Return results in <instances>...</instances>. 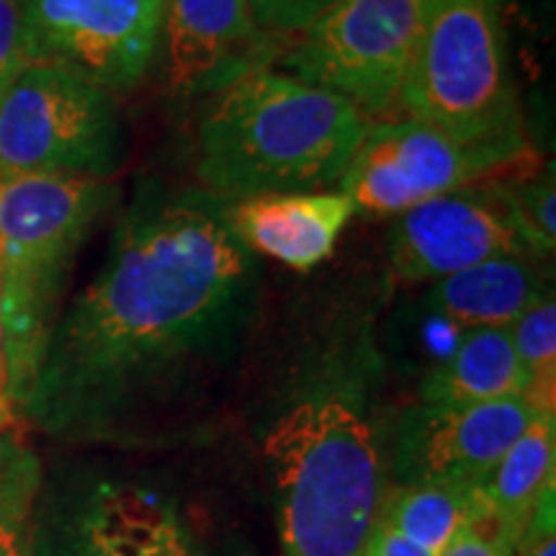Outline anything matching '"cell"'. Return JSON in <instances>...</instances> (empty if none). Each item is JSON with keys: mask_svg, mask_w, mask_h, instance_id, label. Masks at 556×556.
<instances>
[{"mask_svg": "<svg viewBox=\"0 0 556 556\" xmlns=\"http://www.w3.org/2000/svg\"><path fill=\"white\" fill-rule=\"evenodd\" d=\"M548 291L544 261L533 255H503L438 278L428 304L438 317L464 332L507 330Z\"/></svg>", "mask_w": 556, "mask_h": 556, "instance_id": "obj_14", "label": "cell"}, {"mask_svg": "<svg viewBox=\"0 0 556 556\" xmlns=\"http://www.w3.org/2000/svg\"><path fill=\"white\" fill-rule=\"evenodd\" d=\"M438 0H338L278 50L283 75L343 96L366 116L397 111Z\"/></svg>", "mask_w": 556, "mask_h": 556, "instance_id": "obj_7", "label": "cell"}, {"mask_svg": "<svg viewBox=\"0 0 556 556\" xmlns=\"http://www.w3.org/2000/svg\"><path fill=\"white\" fill-rule=\"evenodd\" d=\"M520 168L526 165H510L426 124L402 119L368 124L340 184L356 212L387 217Z\"/></svg>", "mask_w": 556, "mask_h": 556, "instance_id": "obj_9", "label": "cell"}, {"mask_svg": "<svg viewBox=\"0 0 556 556\" xmlns=\"http://www.w3.org/2000/svg\"><path fill=\"white\" fill-rule=\"evenodd\" d=\"M225 208L199 186H137L99 274L54 319L24 402L39 426L119 433L238 351L261 266Z\"/></svg>", "mask_w": 556, "mask_h": 556, "instance_id": "obj_1", "label": "cell"}, {"mask_svg": "<svg viewBox=\"0 0 556 556\" xmlns=\"http://www.w3.org/2000/svg\"><path fill=\"white\" fill-rule=\"evenodd\" d=\"M165 0H21L24 58L109 93L137 88L160 50Z\"/></svg>", "mask_w": 556, "mask_h": 556, "instance_id": "obj_8", "label": "cell"}, {"mask_svg": "<svg viewBox=\"0 0 556 556\" xmlns=\"http://www.w3.org/2000/svg\"><path fill=\"white\" fill-rule=\"evenodd\" d=\"M0 402H9L11 400V361H9V338H5V325L3 317H0Z\"/></svg>", "mask_w": 556, "mask_h": 556, "instance_id": "obj_27", "label": "cell"}, {"mask_svg": "<svg viewBox=\"0 0 556 556\" xmlns=\"http://www.w3.org/2000/svg\"><path fill=\"white\" fill-rule=\"evenodd\" d=\"M539 413L523 394L467 407H426L407 420L400 469L409 484H482ZM544 415V413H541Z\"/></svg>", "mask_w": 556, "mask_h": 556, "instance_id": "obj_11", "label": "cell"}, {"mask_svg": "<svg viewBox=\"0 0 556 556\" xmlns=\"http://www.w3.org/2000/svg\"><path fill=\"white\" fill-rule=\"evenodd\" d=\"M368 119L343 96L248 70L212 96L197 127V180L208 197L328 191L356 155Z\"/></svg>", "mask_w": 556, "mask_h": 556, "instance_id": "obj_2", "label": "cell"}, {"mask_svg": "<svg viewBox=\"0 0 556 556\" xmlns=\"http://www.w3.org/2000/svg\"><path fill=\"white\" fill-rule=\"evenodd\" d=\"M160 45L176 101L214 96L268 62L266 31L255 24L250 0H165Z\"/></svg>", "mask_w": 556, "mask_h": 556, "instance_id": "obj_12", "label": "cell"}, {"mask_svg": "<svg viewBox=\"0 0 556 556\" xmlns=\"http://www.w3.org/2000/svg\"><path fill=\"white\" fill-rule=\"evenodd\" d=\"M26 65L21 0H0V90Z\"/></svg>", "mask_w": 556, "mask_h": 556, "instance_id": "obj_24", "label": "cell"}, {"mask_svg": "<svg viewBox=\"0 0 556 556\" xmlns=\"http://www.w3.org/2000/svg\"><path fill=\"white\" fill-rule=\"evenodd\" d=\"M13 413H16V407L9 405V402H0V435L13 426Z\"/></svg>", "mask_w": 556, "mask_h": 556, "instance_id": "obj_28", "label": "cell"}, {"mask_svg": "<svg viewBox=\"0 0 556 556\" xmlns=\"http://www.w3.org/2000/svg\"><path fill=\"white\" fill-rule=\"evenodd\" d=\"M507 176L510 180L503 176V186L528 250L541 261L552 258L556 245L554 163H548L539 173L520 168L516 173H507Z\"/></svg>", "mask_w": 556, "mask_h": 556, "instance_id": "obj_20", "label": "cell"}, {"mask_svg": "<svg viewBox=\"0 0 556 556\" xmlns=\"http://www.w3.org/2000/svg\"><path fill=\"white\" fill-rule=\"evenodd\" d=\"M507 330L528 379L526 400L536 413L556 415V302L552 291L533 302Z\"/></svg>", "mask_w": 556, "mask_h": 556, "instance_id": "obj_19", "label": "cell"}, {"mask_svg": "<svg viewBox=\"0 0 556 556\" xmlns=\"http://www.w3.org/2000/svg\"><path fill=\"white\" fill-rule=\"evenodd\" d=\"M528 379L513 348L510 330H469L451 356L422 381L426 407H467L523 394Z\"/></svg>", "mask_w": 556, "mask_h": 556, "instance_id": "obj_16", "label": "cell"}, {"mask_svg": "<svg viewBox=\"0 0 556 556\" xmlns=\"http://www.w3.org/2000/svg\"><path fill=\"white\" fill-rule=\"evenodd\" d=\"M0 302H3V268H0Z\"/></svg>", "mask_w": 556, "mask_h": 556, "instance_id": "obj_29", "label": "cell"}, {"mask_svg": "<svg viewBox=\"0 0 556 556\" xmlns=\"http://www.w3.org/2000/svg\"><path fill=\"white\" fill-rule=\"evenodd\" d=\"M366 556H433L426 548H420L413 541H407L402 533L394 531L392 526H387L384 520L374 528L371 539L366 544Z\"/></svg>", "mask_w": 556, "mask_h": 556, "instance_id": "obj_26", "label": "cell"}, {"mask_svg": "<svg viewBox=\"0 0 556 556\" xmlns=\"http://www.w3.org/2000/svg\"><path fill=\"white\" fill-rule=\"evenodd\" d=\"M336 3L338 0H250V11L261 31L294 37Z\"/></svg>", "mask_w": 556, "mask_h": 556, "instance_id": "obj_22", "label": "cell"}, {"mask_svg": "<svg viewBox=\"0 0 556 556\" xmlns=\"http://www.w3.org/2000/svg\"><path fill=\"white\" fill-rule=\"evenodd\" d=\"M513 556H556L554 531V495L539 507L536 516L528 523L526 533L513 548Z\"/></svg>", "mask_w": 556, "mask_h": 556, "instance_id": "obj_25", "label": "cell"}, {"mask_svg": "<svg viewBox=\"0 0 556 556\" xmlns=\"http://www.w3.org/2000/svg\"><path fill=\"white\" fill-rule=\"evenodd\" d=\"M397 217L389 235L394 281H438L503 255H533L513 217L503 176L430 199Z\"/></svg>", "mask_w": 556, "mask_h": 556, "instance_id": "obj_10", "label": "cell"}, {"mask_svg": "<svg viewBox=\"0 0 556 556\" xmlns=\"http://www.w3.org/2000/svg\"><path fill=\"white\" fill-rule=\"evenodd\" d=\"M556 415H536L500 458L479 495L507 544L516 548L541 505L554 495Z\"/></svg>", "mask_w": 556, "mask_h": 556, "instance_id": "obj_15", "label": "cell"}, {"mask_svg": "<svg viewBox=\"0 0 556 556\" xmlns=\"http://www.w3.org/2000/svg\"><path fill=\"white\" fill-rule=\"evenodd\" d=\"M283 556H364L379 523L381 462L371 422L345 392H319L266 435Z\"/></svg>", "mask_w": 556, "mask_h": 556, "instance_id": "obj_3", "label": "cell"}, {"mask_svg": "<svg viewBox=\"0 0 556 556\" xmlns=\"http://www.w3.org/2000/svg\"><path fill=\"white\" fill-rule=\"evenodd\" d=\"M116 201L114 178L0 180V317L9 338L13 407L29 397L75 261Z\"/></svg>", "mask_w": 556, "mask_h": 556, "instance_id": "obj_4", "label": "cell"}, {"mask_svg": "<svg viewBox=\"0 0 556 556\" xmlns=\"http://www.w3.org/2000/svg\"><path fill=\"white\" fill-rule=\"evenodd\" d=\"M441 556H513V546L507 544L495 523V518L484 510L479 513L475 523L464 528L451 544L443 548Z\"/></svg>", "mask_w": 556, "mask_h": 556, "instance_id": "obj_23", "label": "cell"}, {"mask_svg": "<svg viewBox=\"0 0 556 556\" xmlns=\"http://www.w3.org/2000/svg\"><path fill=\"white\" fill-rule=\"evenodd\" d=\"M353 214V201L330 189L263 193L225 208L229 229L250 253L294 270H309L328 261Z\"/></svg>", "mask_w": 556, "mask_h": 556, "instance_id": "obj_13", "label": "cell"}, {"mask_svg": "<svg viewBox=\"0 0 556 556\" xmlns=\"http://www.w3.org/2000/svg\"><path fill=\"white\" fill-rule=\"evenodd\" d=\"M127 163V127L114 93L65 67L29 62L0 90V180L114 178Z\"/></svg>", "mask_w": 556, "mask_h": 556, "instance_id": "obj_6", "label": "cell"}, {"mask_svg": "<svg viewBox=\"0 0 556 556\" xmlns=\"http://www.w3.org/2000/svg\"><path fill=\"white\" fill-rule=\"evenodd\" d=\"M397 111L510 165L531 163L503 0H438L402 80Z\"/></svg>", "mask_w": 556, "mask_h": 556, "instance_id": "obj_5", "label": "cell"}, {"mask_svg": "<svg viewBox=\"0 0 556 556\" xmlns=\"http://www.w3.org/2000/svg\"><path fill=\"white\" fill-rule=\"evenodd\" d=\"M78 556H191L176 518L148 492L103 490L80 528Z\"/></svg>", "mask_w": 556, "mask_h": 556, "instance_id": "obj_17", "label": "cell"}, {"mask_svg": "<svg viewBox=\"0 0 556 556\" xmlns=\"http://www.w3.org/2000/svg\"><path fill=\"white\" fill-rule=\"evenodd\" d=\"M37 464L11 428L0 435V556H26L18 536L16 507L29 500Z\"/></svg>", "mask_w": 556, "mask_h": 556, "instance_id": "obj_21", "label": "cell"}, {"mask_svg": "<svg viewBox=\"0 0 556 556\" xmlns=\"http://www.w3.org/2000/svg\"><path fill=\"white\" fill-rule=\"evenodd\" d=\"M479 513V484L415 482L392 497L384 523L428 554L441 556L464 528L475 523Z\"/></svg>", "mask_w": 556, "mask_h": 556, "instance_id": "obj_18", "label": "cell"}]
</instances>
